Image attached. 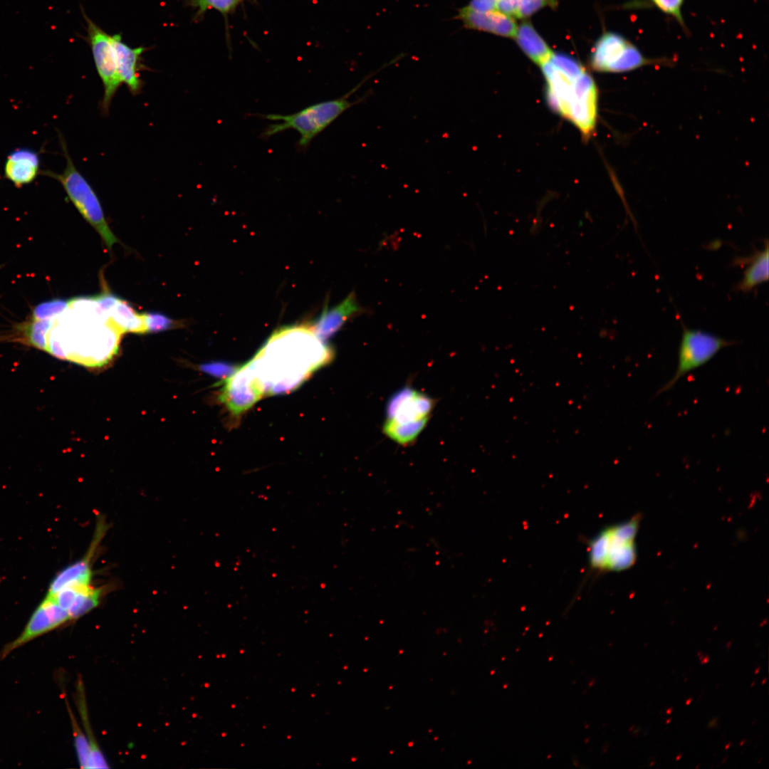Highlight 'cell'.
Returning a JSON list of instances; mask_svg holds the SVG:
<instances>
[{"label": "cell", "mask_w": 769, "mask_h": 769, "mask_svg": "<svg viewBox=\"0 0 769 769\" xmlns=\"http://www.w3.org/2000/svg\"><path fill=\"white\" fill-rule=\"evenodd\" d=\"M332 357L331 349L307 325L278 332L248 364L263 394H276L294 389Z\"/></svg>", "instance_id": "1"}, {"label": "cell", "mask_w": 769, "mask_h": 769, "mask_svg": "<svg viewBox=\"0 0 769 769\" xmlns=\"http://www.w3.org/2000/svg\"><path fill=\"white\" fill-rule=\"evenodd\" d=\"M548 105L590 137L597 118L598 90L592 77L575 58L554 53L542 64Z\"/></svg>", "instance_id": "2"}, {"label": "cell", "mask_w": 769, "mask_h": 769, "mask_svg": "<svg viewBox=\"0 0 769 769\" xmlns=\"http://www.w3.org/2000/svg\"><path fill=\"white\" fill-rule=\"evenodd\" d=\"M373 74L375 73L367 75L355 88L338 98L313 104L291 115L270 114L261 115V117L266 119L280 121L278 123L271 124L267 127L262 134L263 137L268 138L288 129L295 130L300 135L298 145L301 149H306L315 137L323 131L344 112L365 100L368 95H364L355 101L350 100V97Z\"/></svg>", "instance_id": "3"}, {"label": "cell", "mask_w": 769, "mask_h": 769, "mask_svg": "<svg viewBox=\"0 0 769 769\" xmlns=\"http://www.w3.org/2000/svg\"><path fill=\"white\" fill-rule=\"evenodd\" d=\"M639 515L600 530L587 541L589 570L596 574L620 572L631 567L637 560L634 539Z\"/></svg>", "instance_id": "4"}, {"label": "cell", "mask_w": 769, "mask_h": 769, "mask_svg": "<svg viewBox=\"0 0 769 769\" xmlns=\"http://www.w3.org/2000/svg\"><path fill=\"white\" fill-rule=\"evenodd\" d=\"M60 145L66 159V167L61 173L42 170L41 174L59 182L68 199L80 215L98 231L108 248L119 242L105 219L100 199L87 179L78 169L68 150L66 142L58 133Z\"/></svg>", "instance_id": "5"}, {"label": "cell", "mask_w": 769, "mask_h": 769, "mask_svg": "<svg viewBox=\"0 0 769 769\" xmlns=\"http://www.w3.org/2000/svg\"><path fill=\"white\" fill-rule=\"evenodd\" d=\"M737 343L706 331L683 326L675 373L654 397L671 389L681 378L707 363L722 349Z\"/></svg>", "instance_id": "6"}, {"label": "cell", "mask_w": 769, "mask_h": 769, "mask_svg": "<svg viewBox=\"0 0 769 769\" xmlns=\"http://www.w3.org/2000/svg\"><path fill=\"white\" fill-rule=\"evenodd\" d=\"M640 51L622 36L605 33L592 49L591 66L600 72L620 73L651 63Z\"/></svg>", "instance_id": "7"}, {"label": "cell", "mask_w": 769, "mask_h": 769, "mask_svg": "<svg viewBox=\"0 0 769 769\" xmlns=\"http://www.w3.org/2000/svg\"><path fill=\"white\" fill-rule=\"evenodd\" d=\"M87 23L94 63L103 85L101 108L103 113L107 114L114 96L122 83L117 73L111 36L90 20L87 19Z\"/></svg>", "instance_id": "8"}, {"label": "cell", "mask_w": 769, "mask_h": 769, "mask_svg": "<svg viewBox=\"0 0 769 769\" xmlns=\"http://www.w3.org/2000/svg\"><path fill=\"white\" fill-rule=\"evenodd\" d=\"M70 620L68 612L47 596L34 610L21 633L0 651V660L14 650Z\"/></svg>", "instance_id": "9"}, {"label": "cell", "mask_w": 769, "mask_h": 769, "mask_svg": "<svg viewBox=\"0 0 769 769\" xmlns=\"http://www.w3.org/2000/svg\"><path fill=\"white\" fill-rule=\"evenodd\" d=\"M263 394L262 387L247 363L225 380L220 398L228 410L238 417L250 409Z\"/></svg>", "instance_id": "10"}, {"label": "cell", "mask_w": 769, "mask_h": 769, "mask_svg": "<svg viewBox=\"0 0 769 769\" xmlns=\"http://www.w3.org/2000/svg\"><path fill=\"white\" fill-rule=\"evenodd\" d=\"M434 405V400L427 394L405 387L395 393L388 402L387 419L408 422L427 419Z\"/></svg>", "instance_id": "11"}, {"label": "cell", "mask_w": 769, "mask_h": 769, "mask_svg": "<svg viewBox=\"0 0 769 769\" xmlns=\"http://www.w3.org/2000/svg\"><path fill=\"white\" fill-rule=\"evenodd\" d=\"M363 312L364 309L358 303L352 291L334 307L328 308L326 303L317 320L308 326L319 340L325 342L339 331L350 319Z\"/></svg>", "instance_id": "12"}, {"label": "cell", "mask_w": 769, "mask_h": 769, "mask_svg": "<svg viewBox=\"0 0 769 769\" xmlns=\"http://www.w3.org/2000/svg\"><path fill=\"white\" fill-rule=\"evenodd\" d=\"M39 152L29 147H17L6 157L4 177L16 188L30 184L41 174Z\"/></svg>", "instance_id": "13"}, {"label": "cell", "mask_w": 769, "mask_h": 769, "mask_svg": "<svg viewBox=\"0 0 769 769\" xmlns=\"http://www.w3.org/2000/svg\"><path fill=\"white\" fill-rule=\"evenodd\" d=\"M111 43L116 61L118 75L133 95H138L143 83L140 78V58L143 48H132L123 42L120 34L111 36Z\"/></svg>", "instance_id": "14"}, {"label": "cell", "mask_w": 769, "mask_h": 769, "mask_svg": "<svg viewBox=\"0 0 769 769\" xmlns=\"http://www.w3.org/2000/svg\"><path fill=\"white\" fill-rule=\"evenodd\" d=\"M467 28L489 32L496 35L514 38L517 25L513 17L498 10L476 12L463 7L455 16Z\"/></svg>", "instance_id": "15"}, {"label": "cell", "mask_w": 769, "mask_h": 769, "mask_svg": "<svg viewBox=\"0 0 769 769\" xmlns=\"http://www.w3.org/2000/svg\"><path fill=\"white\" fill-rule=\"evenodd\" d=\"M102 529H98L89 551L84 558L69 565L60 571L53 579L49 586L47 595L52 596L60 590L72 587H81L91 585L92 568L91 560L95 548L99 543Z\"/></svg>", "instance_id": "16"}, {"label": "cell", "mask_w": 769, "mask_h": 769, "mask_svg": "<svg viewBox=\"0 0 769 769\" xmlns=\"http://www.w3.org/2000/svg\"><path fill=\"white\" fill-rule=\"evenodd\" d=\"M514 38L525 55L538 65L541 66L548 61L553 53L529 22H523L517 28Z\"/></svg>", "instance_id": "17"}, {"label": "cell", "mask_w": 769, "mask_h": 769, "mask_svg": "<svg viewBox=\"0 0 769 769\" xmlns=\"http://www.w3.org/2000/svg\"><path fill=\"white\" fill-rule=\"evenodd\" d=\"M110 322L121 333H146L143 313L137 312L128 303L118 297L104 312Z\"/></svg>", "instance_id": "18"}, {"label": "cell", "mask_w": 769, "mask_h": 769, "mask_svg": "<svg viewBox=\"0 0 769 769\" xmlns=\"http://www.w3.org/2000/svg\"><path fill=\"white\" fill-rule=\"evenodd\" d=\"M768 242L766 240L764 249L755 251L752 257L749 258L748 265L737 286L738 291L748 293L768 280Z\"/></svg>", "instance_id": "19"}, {"label": "cell", "mask_w": 769, "mask_h": 769, "mask_svg": "<svg viewBox=\"0 0 769 769\" xmlns=\"http://www.w3.org/2000/svg\"><path fill=\"white\" fill-rule=\"evenodd\" d=\"M77 702L79 712L82 718L83 724L85 730V736L89 741L90 747V755L88 768H107V761L100 749L94 738L89 724L86 702L85 701L84 691L82 683H78Z\"/></svg>", "instance_id": "20"}, {"label": "cell", "mask_w": 769, "mask_h": 769, "mask_svg": "<svg viewBox=\"0 0 769 769\" xmlns=\"http://www.w3.org/2000/svg\"><path fill=\"white\" fill-rule=\"evenodd\" d=\"M428 418L408 422H397L387 419L383 427L384 433L399 444L407 445L413 442L427 424Z\"/></svg>", "instance_id": "21"}, {"label": "cell", "mask_w": 769, "mask_h": 769, "mask_svg": "<svg viewBox=\"0 0 769 769\" xmlns=\"http://www.w3.org/2000/svg\"><path fill=\"white\" fill-rule=\"evenodd\" d=\"M101 595L102 590L91 585L78 587L74 600L68 610L70 620L78 619L95 608Z\"/></svg>", "instance_id": "22"}, {"label": "cell", "mask_w": 769, "mask_h": 769, "mask_svg": "<svg viewBox=\"0 0 769 769\" xmlns=\"http://www.w3.org/2000/svg\"><path fill=\"white\" fill-rule=\"evenodd\" d=\"M146 333L159 332L177 326V322L159 313H143Z\"/></svg>", "instance_id": "23"}, {"label": "cell", "mask_w": 769, "mask_h": 769, "mask_svg": "<svg viewBox=\"0 0 769 769\" xmlns=\"http://www.w3.org/2000/svg\"><path fill=\"white\" fill-rule=\"evenodd\" d=\"M242 0H194L199 13L214 9L225 15L234 10Z\"/></svg>", "instance_id": "24"}, {"label": "cell", "mask_w": 769, "mask_h": 769, "mask_svg": "<svg viewBox=\"0 0 769 769\" xmlns=\"http://www.w3.org/2000/svg\"><path fill=\"white\" fill-rule=\"evenodd\" d=\"M239 367L224 362H211L200 366V370L211 376L226 380L231 377Z\"/></svg>", "instance_id": "25"}, {"label": "cell", "mask_w": 769, "mask_h": 769, "mask_svg": "<svg viewBox=\"0 0 769 769\" xmlns=\"http://www.w3.org/2000/svg\"><path fill=\"white\" fill-rule=\"evenodd\" d=\"M557 0H521L518 18H526L545 6L555 8Z\"/></svg>", "instance_id": "26"}, {"label": "cell", "mask_w": 769, "mask_h": 769, "mask_svg": "<svg viewBox=\"0 0 769 769\" xmlns=\"http://www.w3.org/2000/svg\"><path fill=\"white\" fill-rule=\"evenodd\" d=\"M663 12L674 16L681 24L684 21L681 8L684 0H651Z\"/></svg>", "instance_id": "27"}, {"label": "cell", "mask_w": 769, "mask_h": 769, "mask_svg": "<svg viewBox=\"0 0 769 769\" xmlns=\"http://www.w3.org/2000/svg\"><path fill=\"white\" fill-rule=\"evenodd\" d=\"M521 0H497L496 9L511 17L518 18Z\"/></svg>", "instance_id": "28"}, {"label": "cell", "mask_w": 769, "mask_h": 769, "mask_svg": "<svg viewBox=\"0 0 769 769\" xmlns=\"http://www.w3.org/2000/svg\"><path fill=\"white\" fill-rule=\"evenodd\" d=\"M497 0H471L466 9L476 12H488L496 10Z\"/></svg>", "instance_id": "29"}, {"label": "cell", "mask_w": 769, "mask_h": 769, "mask_svg": "<svg viewBox=\"0 0 769 769\" xmlns=\"http://www.w3.org/2000/svg\"><path fill=\"white\" fill-rule=\"evenodd\" d=\"M709 659H710V656H708V655L700 656L701 664H707L708 662V661H709Z\"/></svg>", "instance_id": "30"}, {"label": "cell", "mask_w": 769, "mask_h": 769, "mask_svg": "<svg viewBox=\"0 0 769 769\" xmlns=\"http://www.w3.org/2000/svg\"><path fill=\"white\" fill-rule=\"evenodd\" d=\"M672 711H673V708H668V709L666 710V714H671V712H672Z\"/></svg>", "instance_id": "31"}, {"label": "cell", "mask_w": 769, "mask_h": 769, "mask_svg": "<svg viewBox=\"0 0 769 769\" xmlns=\"http://www.w3.org/2000/svg\"><path fill=\"white\" fill-rule=\"evenodd\" d=\"M691 701H692V699H691V698H690L689 699H688V700H687V701H686V705H689V704H690V703L691 702Z\"/></svg>", "instance_id": "32"}, {"label": "cell", "mask_w": 769, "mask_h": 769, "mask_svg": "<svg viewBox=\"0 0 769 769\" xmlns=\"http://www.w3.org/2000/svg\"><path fill=\"white\" fill-rule=\"evenodd\" d=\"M760 666H758V668H756V669L755 670V674H758V672H759V671H760Z\"/></svg>", "instance_id": "33"}, {"label": "cell", "mask_w": 769, "mask_h": 769, "mask_svg": "<svg viewBox=\"0 0 769 769\" xmlns=\"http://www.w3.org/2000/svg\"><path fill=\"white\" fill-rule=\"evenodd\" d=\"M730 746H731V743H728V744H727V745H726V746H725V749H728V748L729 747H730Z\"/></svg>", "instance_id": "34"}, {"label": "cell", "mask_w": 769, "mask_h": 769, "mask_svg": "<svg viewBox=\"0 0 769 769\" xmlns=\"http://www.w3.org/2000/svg\"><path fill=\"white\" fill-rule=\"evenodd\" d=\"M731 645V642H729L728 643V644H727V648H728H728H730Z\"/></svg>", "instance_id": "35"}, {"label": "cell", "mask_w": 769, "mask_h": 769, "mask_svg": "<svg viewBox=\"0 0 769 769\" xmlns=\"http://www.w3.org/2000/svg\"><path fill=\"white\" fill-rule=\"evenodd\" d=\"M681 755H678V756L676 757V760H679L680 759V758H681Z\"/></svg>", "instance_id": "36"}, {"label": "cell", "mask_w": 769, "mask_h": 769, "mask_svg": "<svg viewBox=\"0 0 769 769\" xmlns=\"http://www.w3.org/2000/svg\"><path fill=\"white\" fill-rule=\"evenodd\" d=\"M765 681H766V678H764V679L762 681V684H764L765 683Z\"/></svg>", "instance_id": "37"}, {"label": "cell", "mask_w": 769, "mask_h": 769, "mask_svg": "<svg viewBox=\"0 0 769 769\" xmlns=\"http://www.w3.org/2000/svg\"><path fill=\"white\" fill-rule=\"evenodd\" d=\"M745 741H746L745 740H743V741H742V742H741V743H740V746H743V743H745Z\"/></svg>", "instance_id": "38"}, {"label": "cell", "mask_w": 769, "mask_h": 769, "mask_svg": "<svg viewBox=\"0 0 769 769\" xmlns=\"http://www.w3.org/2000/svg\"><path fill=\"white\" fill-rule=\"evenodd\" d=\"M671 718H669V719H668V720H667V721H666V723H669L670 722V721H671Z\"/></svg>", "instance_id": "39"}, {"label": "cell", "mask_w": 769, "mask_h": 769, "mask_svg": "<svg viewBox=\"0 0 769 769\" xmlns=\"http://www.w3.org/2000/svg\"><path fill=\"white\" fill-rule=\"evenodd\" d=\"M754 684H755V681H753V682L752 683V684H751V686H753L754 685Z\"/></svg>", "instance_id": "40"}]
</instances>
